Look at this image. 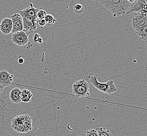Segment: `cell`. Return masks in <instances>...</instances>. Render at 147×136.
<instances>
[{"mask_svg":"<svg viewBox=\"0 0 147 136\" xmlns=\"http://www.w3.org/2000/svg\"><path fill=\"white\" fill-rule=\"evenodd\" d=\"M46 14H47V13L45 11H44L43 10H39V11L37 13V19L38 20L44 18Z\"/></svg>","mask_w":147,"mask_h":136,"instance_id":"cell-19","label":"cell"},{"mask_svg":"<svg viewBox=\"0 0 147 136\" xmlns=\"http://www.w3.org/2000/svg\"><path fill=\"white\" fill-rule=\"evenodd\" d=\"M7 105V104L6 103V102L0 98V112L2 111L4 108Z\"/></svg>","mask_w":147,"mask_h":136,"instance_id":"cell-22","label":"cell"},{"mask_svg":"<svg viewBox=\"0 0 147 136\" xmlns=\"http://www.w3.org/2000/svg\"><path fill=\"white\" fill-rule=\"evenodd\" d=\"M14 75L5 70L0 71V84L5 88L11 85L13 81Z\"/></svg>","mask_w":147,"mask_h":136,"instance_id":"cell-10","label":"cell"},{"mask_svg":"<svg viewBox=\"0 0 147 136\" xmlns=\"http://www.w3.org/2000/svg\"><path fill=\"white\" fill-rule=\"evenodd\" d=\"M84 11V6L80 4H77L74 7V11L76 14H80Z\"/></svg>","mask_w":147,"mask_h":136,"instance_id":"cell-18","label":"cell"},{"mask_svg":"<svg viewBox=\"0 0 147 136\" xmlns=\"http://www.w3.org/2000/svg\"><path fill=\"white\" fill-rule=\"evenodd\" d=\"M128 2L130 4H133V3L135 2V0H127Z\"/></svg>","mask_w":147,"mask_h":136,"instance_id":"cell-26","label":"cell"},{"mask_svg":"<svg viewBox=\"0 0 147 136\" xmlns=\"http://www.w3.org/2000/svg\"><path fill=\"white\" fill-rule=\"evenodd\" d=\"M11 40L15 45L18 46H23L28 43V36L23 31H17L12 35Z\"/></svg>","mask_w":147,"mask_h":136,"instance_id":"cell-7","label":"cell"},{"mask_svg":"<svg viewBox=\"0 0 147 136\" xmlns=\"http://www.w3.org/2000/svg\"><path fill=\"white\" fill-rule=\"evenodd\" d=\"M46 24H47V23H46L45 20L44 18L38 20V21H37V25H38L40 26V27H44Z\"/></svg>","mask_w":147,"mask_h":136,"instance_id":"cell-21","label":"cell"},{"mask_svg":"<svg viewBox=\"0 0 147 136\" xmlns=\"http://www.w3.org/2000/svg\"><path fill=\"white\" fill-rule=\"evenodd\" d=\"M11 20L13 24L12 34L17 32L22 31L23 29V17L19 14L15 13L11 16Z\"/></svg>","mask_w":147,"mask_h":136,"instance_id":"cell-8","label":"cell"},{"mask_svg":"<svg viewBox=\"0 0 147 136\" xmlns=\"http://www.w3.org/2000/svg\"><path fill=\"white\" fill-rule=\"evenodd\" d=\"M96 131L99 134V136H113L110 131L105 128H98Z\"/></svg>","mask_w":147,"mask_h":136,"instance_id":"cell-16","label":"cell"},{"mask_svg":"<svg viewBox=\"0 0 147 136\" xmlns=\"http://www.w3.org/2000/svg\"><path fill=\"white\" fill-rule=\"evenodd\" d=\"M39 9L34 8L32 3H29V6L26 9L19 12L20 14L23 18H27L31 21L34 26L37 27V15Z\"/></svg>","mask_w":147,"mask_h":136,"instance_id":"cell-6","label":"cell"},{"mask_svg":"<svg viewBox=\"0 0 147 136\" xmlns=\"http://www.w3.org/2000/svg\"><path fill=\"white\" fill-rule=\"evenodd\" d=\"M72 93L78 97H86L90 95V86L86 80H80L74 83Z\"/></svg>","mask_w":147,"mask_h":136,"instance_id":"cell-4","label":"cell"},{"mask_svg":"<svg viewBox=\"0 0 147 136\" xmlns=\"http://www.w3.org/2000/svg\"><path fill=\"white\" fill-rule=\"evenodd\" d=\"M86 136H99V134L96 129H91L86 132Z\"/></svg>","mask_w":147,"mask_h":136,"instance_id":"cell-20","label":"cell"},{"mask_svg":"<svg viewBox=\"0 0 147 136\" xmlns=\"http://www.w3.org/2000/svg\"><path fill=\"white\" fill-rule=\"evenodd\" d=\"M4 87L3 86V85H1L0 84V93L3 92V90H4Z\"/></svg>","mask_w":147,"mask_h":136,"instance_id":"cell-25","label":"cell"},{"mask_svg":"<svg viewBox=\"0 0 147 136\" xmlns=\"http://www.w3.org/2000/svg\"><path fill=\"white\" fill-rule=\"evenodd\" d=\"M105 9L113 14L114 17L125 14L126 10L131 4L127 0H99Z\"/></svg>","mask_w":147,"mask_h":136,"instance_id":"cell-1","label":"cell"},{"mask_svg":"<svg viewBox=\"0 0 147 136\" xmlns=\"http://www.w3.org/2000/svg\"><path fill=\"white\" fill-rule=\"evenodd\" d=\"M44 19L45 20L46 23L49 25L54 24L57 22V20L54 18L53 16L50 14H47Z\"/></svg>","mask_w":147,"mask_h":136,"instance_id":"cell-17","label":"cell"},{"mask_svg":"<svg viewBox=\"0 0 147 136\" xmlns=\"http://www.w3.org/2000/svg\"><path fill=\"white\" fill-rule=\"evenodd\" d=\"M24 62V60L22 58H20L18 59V63H20V64H23Z\"/></svg>","mask_w":147,"mask_h":136,"instance_id":"cell-24","label":"cell"},{"mask_svg":"<svg viewBox=\"0 0 147 136\" xmlns=\"http://www.w3.org/2000/svg\"><path fill=\"white\" fill-rule=\"evenodd\" d=\"M23 31H24L27 35L28 36L30 34L34 32L36 29L37 26H34L30 20L26 18H23Z\"/></svg>","mask_w":147,"mask_h":136,"instance_id":"cell-12","label":"cell"},{"mask_svg":"<svg viewBox=\"0 0 147 136\" xmlns=\"http://www.w3.org/2000/svg\"><path fill=\"white\" fill-rule=\"evenodd\" d=\"M129 10L125 14H130L142 10H147V0H137L136 3L130 5Z\"/></svg>","mask_w":147,"mask_h":136,"instance_id":"cell-9","label":"cell"},{"mask_svg":"<svg viewBox=\"0 0 147 136\" xmlns=\"http://www.w3.org/2000/svg\"><path fill=\"white\" fill-rule=\"evenodd\" d=\"M32 97V93L28 90L24 89L21 93V101L22 102L28 103L31 101V98Z\"/></svg>","mask_w":147,"mask_h":136,"instance_id":"cell-14","label":"cell"},{"mask_svg":"<svg viewBox=\"0 0 147 136\" xmlns=\"http://www.w3.org/2000/svg\"><path fill=\"white\" fill-rule=\"evenodd\" d=\"M11 127L18 133H28L32 129V119L27 114L20 115L11 120Z\"/></svg>","mask_w":147,"mask_h":136,"instance_id":"cell-2","label":"cell"},{"mask_svg":"<svg viewBox=\"0 0 147 136\" xmlns=\"http://www.w3.org/2000/svg\"><path fill=\"white\" fill-rule=\"evenodd\" d=\"M40 38V35L38 34H36L34 35V41L35 43H38L39 40Z\"/></svg>","mask_w":147,"mask_h":136,"instance_id":"cell-23","label":"cell"},{"mask_svg":"<svg viewBox=\"0 0 147 136\" xmlns=\"http://www.w3.org/2000/svg\"><path fill=\"white\" fill-rule=\"evenodd\" d=\"M21 93L19 88H15L11 90L9 93V98L11 102L15 104H18L22 102L21 101Z\"/></svg>","mask_w":147,"mask_h":136,"instance_id":"cell-13","label":"cell"},{"mask_svg":"<svg viewBox=\"0 0 147 136\" xmlns=\"http://www.w3.org/2000/svg\"><path fill=\"white\" fill-rule=\"evenodd\" d=\"M146 25H147V10H142L135 13L132 19V26L135 31Z\"/></svg>","mask_w":147,"mask_h":136,"instance_id":"cell-5","label":"cell"},{"mask_svg":"<svg viewBox=\"0 0 147 136\" xmlns=\"http://www.w3.org/2000/svg\"><path fill=\"white\" fill-rule=\"evenodd\" d=\"M137 35L141 39L144 41H147V25L144 26V27L141 29H139L135 31Z\"/></svg>","mask_w":147,"mask_h":136,"instance_id":"cell-15","label":"cell"},{"mask_svg":"<svg viewBox=\"0 0 147 136\" xmlns=\"http://www.w3.org/2000/svg\"><path fill=\"white\" fill-rule=\"evenodd\" d=\"M13 29L11 19L9 18H4L0 24V31L5 35L11 34Z\"/></svg>","mask_w":147,"mask_h":136,"instance_id":"cell-11","label":"cell"},{"mask_svg":"<svg viewBox=\"0 0 147 136\" xmlns=\"http://www.w3.org/2000/svg\"><path fill=\"white\" fill-rule=\"evenodd\" d=\"M89 80V82L94 87L103 93L112 94L117 91L116 86L112 80H110L106 82H99L98 81V74L90 76Z\"/></svg>","mask_w":147,"mask_h":136,"instance_id":"cell-3","label":"cell"}]
</instances>
